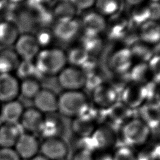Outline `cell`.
I'll list each match as a JSON object with an SVG mask.
<instances>
[{"label":"cell","instance_id":"obj_1","mask_svg":"<svg viewBox=\"0 0 160 160\" xmlns=\"http://www.w3.org/2000/svg\"><path fill=\"white\" fill-rule=\"evenodd\" d=\"M33 61L38 72L46 76H57L67 64L66 52L52 46L41 49Z\"/></svg>","mask_w":160,"mask_h":160},{"label":"cell","instance_id":"obj_2","mask_svg":"<svg viewBox=\"0 0 160 160\" xmlns=\"http://www.w3.org/2000/svg\"><path fill=\"white\" fill-rule=\"evenodd\" d=\"M90 104L81 91H64L58 96V110L60 114L75 118L84 114Z\"/></svg>","mask_w":160,"mask_h":160},{"label":"cell","instance_id":"obj_3","mask_svg":"<svg viewBox=\"0 0 160 160\" xmlns=\"http://www.w3.org/2000/svg\"><path fill=\"white\" fill-rule=\"evenodd\" d=\"M151 130L138 118H132L121 127V136L124 146L141 148L149 139Z\"/></svg>","mask_w":160,"mask_h":160},{"label":"cell","instance_id":"obj_4","mask_svg":"<svg viewBox=\"0 0 160 160\" xmlns=\"http://www.w3.org/2000/svg\"><path fill=\"white\" fill-rule=\"evenodd\" d=\"M119 96L120 101L132 110L138 109L149 101L146 86L131 81L121 91Z\"/></svg>","mask_w":160,"mask_h":160},{"label":"cell","instance_id":"obj_5","mask_svg":"<svg viewBox=\"0 0 160 160\" xmlns=\"http://www.w3.org/2000/svg\"><path fill=\"white\" fill-rule=\"evenodd\" d=\"M56 76L59 86L64 91H81L84 88L86 76L79 68L66 66Z\"/></svg>","mask_w":160,"mask_h":160},{"label":"cell","instance_id":"obj_6","mask_svg":"<svg viewBox=\"0 0 160 160\" xmlns=\"http://www.w3.org/2000/svg\"><path fill=\"white\" fill-rule=\"evenodd\" d=\"M134 61L129 48L122 46L115 49L109 56L107 66L111 74L128 73Z\"/></svg>","mask_w":160,"mask_h":160},{"label":"cell","instance_id":"obj_7","mask_svg":"<svg viewBox=\"0 0 160 160\" xmlns=\"http://www.w3.org/2000/svg\"><path fill=\"white\" fill-rule=\"evenodd\" d=\"M13 49L21 60L34 61L41 50L34 34H20L13 45Z\"/></svg>","mask_w":160,"mask_h":160},{"label":"cell","instance_id":"obj_8","mask_svg":"<svg viewBox=\"0 0 160 160\" xmlns=\"http://www.w3.org/2000/svg\"><path fill=\"white\" fill-rule=\"evenodd\" d=\"M89 138L94 151L96 152L109 151L116 142L114 129L106 124L98 126Z\"/></svg>","mask_w":160,"mask_h":160},{"label":"cell","instance_id":"obj_9","mask_svg":"<svg viewBox=\"0 0 160 160\" xmlns=\"http://www.w3.org/2000/svg\"><path fill=\"white\" fill-rule=\"evenodd\" d=\"M54 39L62 42H69L81 34L79 21L76 18L69 21H55L51 28Z\"/></svg>","mask_w":160,"mask_h":160},{"label":"cell","instance_id":"obj_10","mask_svg":"<svg viewBox=\"0 0 160 160\" xmlns=\"http://www.w3.org/2000/svg\"><path fill=\"white\" fill-rule=\"evenodd\" d=\"M39 150L49 160H64L68 154V145L59 137L46 138L40 144Z\"/></svg>","mask_w":160,"mask_h":160},{"label":"cell","instance_id":"obj_11","mask_svg":"<svg viewBox=\"0 0 160 160\" xmlns=\"http://www.w3.org/2000/svg\"><path fill=\"white\" fill-rule=\"evenodd\" d=\"M20 80L14 73L0 74V102L17 99L19 93Z\"/></svg>","mask_w":160,"mask_h":160},{"label":"cell","instance_id":"obj_12","mask_svg":"<svg viewBox=\"0 0 160 160\" xmlns=\"http://www.w3.org/2000/svg\"><path fill=\"white\" fill-rule=\"evenodd\" d=\"M91 93L92 104L100 108L108 109L118 101L119 94L108 83L101 84Z\"/></svg>","mask_w":160,"mask_h":160},{"label":"cell","instance_id":"obj_13","mask_svg":"<svg viewBox=\"0 0 160 160\" xmlns=\"http://www.w3.org/2000/svg\"><path fill=\"white\" fill-rule=\"evenodd\" d=\"M79 22L81 32L94 35H101L105 31L107 25L105 18L96 11L84 13Z\"/></svg>","mask_w":160,"mask_h":160},{"label":"cell","instance_id":"obj_14","mask_svg":"<svg viewBox=\"0 0 160 160\" xmlns=\"http://www.w3.org/2000/svg\"><path fill=\"white\" fill-rule=\"evenodd\" d=\"M39 146L37 138L32 134L26 132L20 134L14 149L21 159H30L38 154Z\"/></svg>","mask_w":160,"mask_h":160},{"label":"cell","instance_id":"obj_15","mask_svg":"<svg viewBox=\"0 0 160 160\" xmlns=\"http://www.w3.org/2000/svg\"><path fill=\"white\" fill-rule=\"evenodd\" d=\"M131 25L128 16L118 15V13H117L111 17L109 22L107 21L104 32H106L109 40L121 42Z\"/></svg>","mask_w":160,"mask_h":160},{"label":"cell","instance_id":"obj_16","mask_svg":"<svg viewBox=\"0 0 160 160\" xmlns=\"http://www.w3.org/2000/svg\"><path fill=\"white\" fill-rule=\"evenodd\" d=\"M32 100L34 108L42 114H53L58 110V96L51 89L42 88Z\"/></svg>","mask_w":160,"mask_h":160},{"label":"cell","instance_id":"obj_17","mask_svg":"<svg viewBox=\"0 0 160 160\" xmlns=\"http://www.w3.org/2000/svg\"><path fill=\"white\" fill-rule=\"evenodd\" d=\"M139 117L151 130L160 126V106L153 101H147L138 109Z\"/></svg>","mask_w":160,"mask_h":160},{"label":"cell","instance_id":"obj_18","mask_svg":"<svg viewBox=\"0 0 160 160\" xmlns=\"http://www.w3.org/2000/svg\"><path fill=\"white\" fill-rule=\"evenodd\" d=\"M132 111L121 101H118L107 109V121L112 126L121 127L132 118Z\"/></svg>","mask_w":160,"mask_h":160},{"label":"cell","instance_id":"obj_19","mask_svg":"<svg viewBox=\"0 0 160 160\" xmlns=\"http://www.w3.org/2000/svg\"><path fill=\"white\" fill-rule=\"evenodd\" d=\"M140 41L154 46L160 42V22L149 20L138 28Z\"/></svg>","mask_w":160,"mask_h":160},{"label":"cell","instance_id":"obj_20","mask_svg":"<svg viewBox=\"0 0 160 160\" xmlns=\"http://www.w3.org/2000/svg\"><path fill=\"white\" fill-rule=\"evenodd\" d=\"M22 127L29 132L41 131L44 121L43 114L35 108H29L24 110L21 118Z\"/></svg>","mask_w":160,"mask_h":160},{"label":"cell","instance_id":"obj_21","mask_svg":"<svg viewBox=\"0 0 160 160\" xmlns=\"http://www.w3.org/2000/svg\"><path fill=\"white\" fill-rule=\"evenodd\" d=\"M22 104L17 99L4 102L0 108V116L4 124H16L24 112Z\"/></svg>","mask_w":160,"mask_h":160},{"label":"cell","instance_id":"obj_22","mask_svg":"<svg viewBox=\"0 0 160 160\" xmlns=\"http://www.w3.org/2000/svg\"><path fill=\"white\" fill-rule=\"evenodd\" d=\"M97 126L96 122L86 113L73 118L71 122L72 131L78 138L90 137Z\"/></svg>","mask_w":160,"mask_h":160},{"label":"cell","instance_id":"obj_23","mask_svg":"<svg viewBox=\"0 0 160 160\" xmlns=\"http://www.w3.org/2000/svg\"><path fill=\"white\" fill-rule=\"evenodd\" d=\"M20 34L18 26L9 20L0 21V47L11 48Z\"/></svg>","mask_w":160,"mask_h":160},{"label":"cell","instance_id":"obj_24","mask_svg":"<svg viewBox=\"0 0 160 160\" xmlns=\"http://www.w3.org/2000/svg\"><path fill=\"white\" fill-rule=\"evenodd\" d=\"M20 58L13 48H6L0 49V74L13 73L16 71Z\"/></svg>","mask_w":160,"mask_h":160},{"label":"cell","instance_id":"obj_25","mask_svg":"<svg viewBox=\"0 0 160 160\" xmlns=\"http://www.w3.org/2000/svg\"><path fill=\"white\" fill-rule=\"evenodd\" d=\"M77 11L69 1H58L51 9L54 22L74 19L76 18Z\"/></svg>","mask_w":160,"mask_h":160},{"label":"cell","instance_id":"obj_26","mask_svg":"<svg viewBox=\"0 0 160 160\" xmlns=\"http://www.w3.org/2000/svg\"><path fill=\"white\" fill-rule=\"evenodd\" d=\"M79 39V46L91 56L95 57L102 50L103 41L100 35L89 34L81 32Z\"/></svg>","mask_w":160,"mask_h":160},{"label":"cell","instance_id":"obj_27","mask_svg":"<svg viewBox=\"0 0 160 160\" xmlns=\"http://www.w3.org/2000/svg\"><path fill=\"white\" fill-rule=\"evenodd\" d=\"M128 74L131 82L144 85L152 81L148 62H136L134 63Z\"/></svg>","mask_w":160,"mask_h":160},{"label":"cell","instance_id":"obj_28","mask_svg":"<svg viewBox=\"0 0 160 160\" xmlns=\"http://www.w3.org/2000/svg\"><path fill=\"white\" fill-rule=\"evenodd\" d=\"M21 134L15 124H4L0 126V147L13 148Z\"/></svg>","mask_w":160,"mask_h":160},{"label":"cell","instance_id":"obj_29","mask_svg":"<svg viewBox=\"0 0 160 160\" xmlns=\"http://www.w3.org/2000/svg\"><path fill=\"white\" fill-rule=\"evenodd\" d=\"M133 60L136 62H148L154 55L153 47L139 39L129 47Z\"/></svg>","mask_w":160,"mask_h":160},{"label":"cell","instance_id":"obj_30","mask_svg":"<svg viewBox=\"0 0 160 160\" xmlns=\"http://www.w3.org/2000/svg\"><path fill=\"white\" fill-rule=\"evenodd\" d=\"M128 18L132 26L138 28L150 20V14L148 5L143 3L132 6Z\"/></svg>","mask_w":160,"mask_h":160},{"label":"cell","instance_id":"obj_31","mask_svg":"<svg viewBox=\"0 0 160 160\" xmlns=\"http://www.w3.org/2000/svg\"><path fill=\"white\" fill-rule=\"evenodd\" d=\"M67 64L71 66L81 68L90 57V55L79 45L71 48L66 52Z\"/></svg>","mask_w":160,"mask_h":160},{"label":"cell","instance_id":"obj_32","mask_svg":"<svg viewBox=\"0 0 160 160\" xmlns=\"http://www.w3.org/2000/svg\"><path fill=\"white\" fill-rule=\"evenodd\" d=\"M41 88L40 81L36 78H29L20 81V95L26 99H33Z\"/></svg>","mask_w":160,"mask_h":160},{"label":"cell","instance_id":"obj_33","mask_svg":"<svg viewBox=\"0 0 160 160\" xmlns=\"http://www.w3.org/2000/svg\"><path fill=\"white\" fill-rule=\"evenodd\" d=\"M120 6L119 0H96L94 5L96 11L104 18L118 13Z\"/></svg>","mask_w":160,"mask_h":160},{"label":"cell","instance_id":"obj_34","mask_svg":"<svg viewBox=\"0 0 160 160\" xmlns=\"http://www.w3.org/2000/svg\"><path fill=\"white\" fill-rule=\"evenodd\" d=\"M62 126L61 121L57 118H51L45 119L40 131H42L46 135V138L58 137L62 131Z\"/></svg>","mask_w":160,"mask_h":160},{"label":"cell","instance_id":"obj_35","mask_svg":"<svg viewBox=\"0 0 160 160\" xmlns=\"http://www.w3.org/2000/svg\"><path fill=\"white\" fill-rule=\"evenodd\" d=\"M16 76L19 79H24L29 78H36L37 74H39L36 70L33 61L21 60L16 71Z\"/></svg>","mask_w":160,"mask_h":160},{"label":"cell","instance_id":"obj_36","mask_svg":"<svg viewBox=\"0 0 160 160\" xmlns=\"http://www.w3.org/2000/svg\"><path fill=\"white\" fill-rule=\"evenodd\" d=\"M34 36L41 49L51 47V45L55 40L52 29L49 28H41Z\"/></svg>","mask_w":160,"mask_h":160},{"label":"cell","instance_id":"obj_37","mask_svg":"<svg viewBox=\"0 0 160 160\" xmlns=\"http://www.w3.org/2000/svg\"><path fill=\"white\" fill-rule=\"evenodd\" d=\"M131 82L128 72L124 74H111L109 82L112 88L120 94L124 88Z\"/></svg>","mask_w":160,"mask_h":160},{"label":"cell","instance_id":"obj_38","mask_svg":"<svg viewBox=\"0 0 160 160\" xmlns=\"http://www.w3.org/2000/svg\"><path fill=\"white\" fill-rule=\"evenodd\" d=\"M86 81L84 88L91 92L98 86L105 82L102 74L98 69L85 75Z\"/></svg>","mask_w":160,"mask_h":160},{"label":"cell","instance_id":"obj_39","mask_svg":"<svg viewBox=\"0 0 160 160\" xmlns=\"http://www.w3.org/2000/svg\"><path fill=\"white\" fill-rule=\"evenodd\" d=\"M113 160H137L136 154L131 148L122 146L115 150Z\"/></svg>","mask_w":160,"mask_h":160},{"label":"cell","instance_id":"obj_40","mask_svg":"<svg viewBox=\"0 0 160 160\" xmlns=\"http://www.w3.org/2000/svg\"><path fill=\"white\" fill-rule=\"evenodd\" d=\"M152 80L160 84V54H155L148 62Z\"/></svg>","mask_w":160,"mask_h":160},{"label":"cell","instance_id":"obj_41","mask_svg":"<svg viewBox=\"0 0 160 160\" xmlns=\"http://www.w3.org/2000/svg\"><path fill=\"white\" fill-rule=\"evenodd\" d=\"M137 160H156L151 146H143L140 150L136 152Z\"/></svg>","mask_w":160,"mask_h":160},{"label":"cell","instance_id":"obj_42","mask_svg":"<svg viewBox=\"0 0 160 160\" xmlns=\"http://www.w3.org/2000/svg\"><path fill=\"white\" fill-rule=\"evenodd\" d=\"M0 160H21L14 148H0Z\"/></svg>","mask_w":160,"mask_h":160},{"label":"cell","instance_id":"obj_43","mask_svg":"<svg viewBox=\"0 0 160 160\" xmlns=\"http://www.w3.org/2000/svg\"><path fill=\"white\" fill-rule=\"evenodd\" d=\"M149 14L150 20L159 21L160 19V2H150L147 4Z\"/></svg>","mask_w":160,"mask_h":160},{"label":"cell","instance_id":"obj_44","mask_svg":"<svg viewBox=\"0 0 160 160\" xmlns=\"http://www.w3.org/2000/svg\"><path fill=\"white\" fill-rule=\"evenodd\" d=\"M94 152L83 149H78L73 155L72 160H94Z\"/></svg>","mask_w":160,"mask_h":160},{"label":"cell","instance_id":"obj_45","mask_svg":"<svg viewBox=\"0 0 160 160\" xmlns=\"http://www.w3.org/2000/svg\"><path fill=\"white\" fill-rule=\"evenodd\" d=\"M96 0H69L77 10L85 11L94 6Z\"/></svg>","mask_w":160,"mask_h":160},{"label":"cell","instance_id":"obj_46","mask_svg":"<svg viewBox=\"0 0 160 160\" xmlns=\"http://www.w3.org/2000/svg\"><path fill=\"white\" fill-rule=\"evenodd\" d=\"M94 160H113V153L109 151H98L94 154Z\"/></svg>","mask_w":160,"mask_h":160},{"label":"cell","instance_id":"obj_47","mask_svg":"<svg viewBox=\"0 0 160 160\" xmlns=\"http://www.w3.org/2000/svg\"><path fill=\"white\" fill-rule=\"evenodd\" d=\"M152 101H153L159 106H160V84H156V86L154 91Z\"/></svg>","mask_w":160,"mask_h":160},{"label":"cell","instance_id":"obj_48","mask_svg":"<svg viewBox=\"0 0 160 160\" xmlns=\"http://www.w3.org/2000/svg\"><path fill=\"white\" fill-rule=\"evenodd\" d=\"M156 160H160V141L151 145Z\"/></svg>","mask_w":160,"mask_h":160},{"label":"cell","instance_id":"obj_49","mask_svg":"<svg viewBox=\"0 0 160 160\" xmlns=\"http://www.w3.org/2000/svg\"><path fill=\"white\" fill-rule=\"evenodd\" d=\"M125 2L130 6H134L143 4L145 0H124Z\"/></svg>","mask_w":160,"mask_h":160},{"label":"cell","instance_id":"obj_50","mask_svg":"<svg viewBox=\"0 0 160 160\" xmlns=\"http://www.w3.org/2000/svg\"><path fill=\"white\" fill-rule=\"evenodd\" d=\"M33 1L34 2H36V4H38L39 5L48 6L51 2H52L54 0H33Z\"/></svg>","mask_w":160,"mask_h":160},{"label":"cell","instance_id":"obj_51","mask_svg":"<svg viewBox=\"0 0 160 160\" xmlns=\"http://www.w3.org/2000/svg\"><path fill=\"white\" fill-rule=\"evenodd\" d=\"M8 0H0V12L3 11L8 5Z\"/></svg>","mask_w":160,"mask_h":160},{"label":"cell","instance_id":"obj_52","mask_svg":"<svg viewBox=\"0 0 160 160\" xmlns=\"http://www.w3.org/2000/svg\"><path fill=\"white\" fill-rule=\"evenodd\" d=\"M29 160H49V159L41 154H36V156L31 158Z\"/></svg>","mask_w":160,"mask_h":160},{"label":"cell","instance_id":"obj_53","mask_svg":"<svg viewBox=\"0 0 160 160\" xmlns=\"http://www.w3.org/2000/svg\"><path fill=\"white\" fill-rule=\"evenodd\" d=\"M26 0H8L9 3H12L14 4H19L23 2H24Z\"/></svg>","mask_w":160,"mask_h":160},{"label":"cell","instance_id":"obj_54","mask_svg":"<svg viewBox=\"0 0 160 160\" xmlns=\"http://www.w3.org/2000/svg\"><path fill=\"white\" fill-rule=\"evenodd\" d=\"M150 2H160V0H149Z\"/></svg>","mask_w":160,"mask_h":160},{"label":"cell","instance_id":"obj_55","mask_svg":"<svg viewBox=\"0 0 160 160\" xmlns=\"http://www.w3.org/2000/svg\"><path fill=\"white\" fill-rule=\"evenodd\" d=\"M60 1H69V0H58Z\"/></svg>","mask_w":160,"mask_h":160},{"label":"cell","instance_id":"obj_56","mask_svg":"<svg viewBox=\"0 0 160 160\" xmlns=\"http://www.w3.org/2000/svg\"><path fill=\"white\" fill-rule=\"evenodd\" d=\"M157 129H159V131H160V126ZM159 136H160V131H159Z\"/></svg>","mask_w":160,"mask_h":160}]
</instances>
